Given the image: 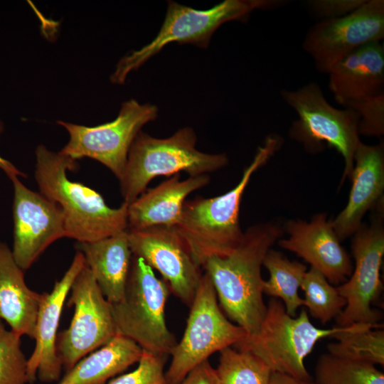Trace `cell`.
Returning <instances> with one entry per match:
<instances>
[{"label": "cell", "mask_w": 384, "mask_h": 384, "mask_svg": "<svg viewBox=\"0 0 384 384\" xmlns=\"http://www.w3.org/2000/svg\"><path fill=\"white\" fill-rule=\"evenodd\" d=\"M282 233L272 223L252 225L230 253L210 257L203 265L223 309L247 337L258 332L266 314L261 267Z\"/></svg>", "instance_id": "1"}, {"label": "cell", "mask_w": 384, "mask_h": 384, "mask_svg": "<svg viewBox=\"0 0 384 384\" xmlns=\"http://www.w3.org/2000/svg\"><path fill=\"white\" fill-rule=\"evenodd\" d=\"M36 159L40 193L63 210L66 238L92 242L127 230L128 204L110 208L96 191L68 178L67 171L77 168V160L43 145L37 146Z\"/></svg>", "instance_id": "2"}, {"label": "cell", "mask_w": 384, "mask_h": 384, "mask_svg": "<svg viewBox=\"0 0 384 384\" xmlns=\"http://www.w3.org/2000/svg\"><path fill=\"white\" fill-rule=\"evenodd\" d=\"M280 145L278 137H269L230 191L213 198L196 197L185 201L176 228L200 267L210 257L228 255L241 241L244 234L239 222L242 196L252 174Z\"/></svg>", "instance_id": "3"}, {"label": "cell", "mask_w": 384, "mask_h": 384, "mask_svg": "<svg viewBox=\"0 0 384 384\" xmlns=\"http://www.w3.org/2000/svg\"><path fill=\"white\" fill-rule=\"evenodd\" d=\"M196 140L191 127L180 129L166 139L154 138L140 131L131 145L124 173L119 180L124 203H132L156 176H171L180 171L196 176L228 164L225 154H210L197 150Z\"/></svg>", "instance_id": "4"}, {"label": "cell", "mask_w": 384, "mask_h": 384, "mask_svg": "<svg viewBox=\"0 0 384 384\" xmlns=\"http://www.w3.org/2000/svg\"><path fill=\"white\" fill-rule=\"evenodd\" d=\"M170 292L167 283L142 258L132 255L124 297L110 303L117 334L134 341L143 351L171 354L177 342L166 322Z\"/></svg>", "instance_id": "5"}, {"label": "cell", "mask_w": 384, "mask_h": 384, "mask_svg": "<svg viewBox=\"0 0 384 384\" xmlns=\"http://www.w3.org/2000/svg\"><path fill=\"white\" fill-rule=\"evenodd\" d=\"M343 326L329 329L314 326L306 311L291 316L280 299L272 298L268 303L265 318L258 332L246 336L235 346L238 350H247L262 359L272 370L295 378L310 381L304 359L316 343L331 337Z\"/></svg>", "instance_id": "6"}, {"label": "cell", "mask_w": 384, "mask_h": 384, "mask_svg": "<svg viewBox=\"0 0 384 384\" xmlns=\"http://www.w3.org/2000/svg\"><path fill=\"white\" fill-rule=\"evenodd\" d=\"M273 1L265 0H225L207 10H198L176 2L168 1L164 23L156 36L149 44L122 58L111 76L114 83H124L127 75L171 43L192 44L207 48L210 38L222 24L244 21L255 9Z\"/></svg>", "instance_id": "7"}, {"label": "cell", "mask_w": 384, "mask_h": 384, "mask_svg": "<svg viewBox=\"0 0 384 384\" xmlns=\"http://www.w3.org/2000/svg\"><path fill=\"white\" fill-rule=\"evenodd\" d=\"M247 336L220 310L209 276L202 274L181 341L173 348L165 378L167 384L181 382L195 367L215 352L235 345Z\"/></svg>", "instance_id": "8"}, {"label": "cell", "mask_w": 384, "mask_h": 384, "mask_svg": "<svg viewBox=\"0 0 384 384\" xmlns=\"http://www.w3.org/2000/svg\"><path fill=\"white\" fill-rule=\"evenodd\" d=\"M281 96L299 117L290 129V135L313 151L319 150L322 142L335 148L344 159L342 181L351 178L355 151L361 142L358 114L352 109L331 106L316 82L296 90H284Z\"/></svg>", "instance_id": "9"}, {"label": "cell", "mask_w": 384, "mask_h": 384, "mask_svg": "<svg viewBox=\"0 0 384 384\" xmlns=\"http://www.w3.org/2000/svg\"><path fill=\"white\" fill-rule=\"evenodd\" d=\"M158 108L135 100L124 102L117 118L95 127L58 121L70 138L60 151L73 159H93L107 167L119 180L124 173L132 142L141 128L156 119Z\"/></svg>", "instance_id": "10"}, {"label": "cell", "mask_w": 384, "mask_h": 384, "mask_svg": "<svg viewBox=\"0 0 384 384\" xmlns=\"http://www.w3.org/2000/svg\"><path fill=\"white\" fill-rule=\"evenodd\" d=\"M70 292L67 306H74V314L69 327L57 335L55 343L58 356L66 372L117 334L110 304L85 265Z\"/></svg>", "instance_id": "11"}, {"label": "cell", "mask_w": 384, "mask_h": 384, "mask_svg": "<svg viewBox=\"0 0 384 384\" xmlns=\"http://www.w3.org/2000/svg\"><path fill=\"white\" fill-rule=\"evenodd\" d=\"M370 225H361L353 234L351 251L355 268L351 277L336 287L346 305L336 318L339 326L356 323L381 328L380 314L372 309L383 290L380 271L384 255V230L380 211Z\"/></svg>", "instance_id": "12"}, {"label": "cell", "mask_w": 384, "mask_h": 384, "mask_svg": "<svg viewBox=\"0 0 384 384\" xmlns=\"http://www.w3.org/2000/svg\"><path fill=\"white\" fill-rule=\"evenodd\" d=\"M384 38V1L366 0L351 13L320 20L307 31L303 48L319 72L329 70L366 44Z\"/></svg>", "instance_id": "13"}, {"label": "cell", "mask_w": 384, "mask_h": 384, "mask_svg": "<svg viewBox=\"0 0 384 384\" xmlns=\"http://www.w3.org/2000/svg\"><path fill=\"white\" fill-rule=\"evenodd\" d=\"M127 236L132 255L159 271L170 291L190 306L202 274L176 226L127 230Z\"/></svg>", "instance_id": "14"}, {"label": "cell", "mask_w": 384, "mask_h": 384, "mask_svg": "<svg viewBox=\"0 0 384 384\" xmlns=\"http://www.w3.org/2000/svg\"><path fill=\"white\" fill-rule=\"evenodd\" d=\"M10 180L14 186L11 252L25 271L50 244L65 237V216L56 203L30 190L18 176Z\"/></svg>", "instance_id": "15"}, {"label": "cell", "mask_w": 384, "mask_h": 384, "mask_svg": "<svg viewBox=\"0 0 384 384\" xmlns=\"http://www.w3.org/2000/svg\"><path fill=\"white\" fill-rule=\"evenodd\" d=\"M85 267L83 255L78 251L63 277L55 283L50 293H43L35 329L34 350L27 359L28 383L38 376L43 383L60 379L63 366L56 352L57 331L65 298L71 286Z\"/></svg>", "instance_id": "16"}, {"label": "cell", "mask_w": 384, "mask_h": 384, "mask_svg": "<svg viewBox=\"0 0 384 384\" xmlns=\"http://www.w3.org/2000/svg\"><path fill=\"white\" fill-rule=\"evenodd\" d=\"M285 229L289 237L279 240V245L305 260L329 282L342 283L351 274L350 257L341 245L326 214L316 215L309 223L289 220Z\"/></svg>", "instance_id": "17"}, {"label": "cell", "mask_w": 384, "mask_h": 384, "mask_svg": "<svg viewBox=\"0 0 384 384\" xmlns=\"http://www.w3.org/2000/svg\"><path fill=\"white\" fill-rule=\"evenodd\" d=\"M352 186L344 209L331 220L339 240L353 235L366 213L380 203L384 190L383 144L367 145L361 142L354 154L351 175Z\"/></svg>", "instance_id": "18"}, {"label": "cell", "mask_w": 384, "mask_h": 384, "mask_svg": "<svg viewBox=\"0 0 384 384\" xmlns=\"http://www.w3.org/2000/svg\"><path fill=\"white\" fill-rule=\"evenodd\" d=\"M329 87L344 108L351 104L384 94V46L366 44L336 63L329 71Z\"/></svg>", "instance_id": "19"}, {"label": "cell", "mask_w": 384, "mask_h": 384, "mask_svg": "<svg viewBox=\"0 0 384 384\" xmlns=\"http://www.w3.org/2000/svg\"><path fill=\"white\" fill-rule=\"evenodd\" d=\"M209 181L207 174L180 180L178 174L157 186L146 190L128 205L127 230H142L156 225L176 226L186 197Z\"/></svg>", "instance_id": "20"}, {"label": "cell", "mask_w": 384, "mask_h": 384, "mask_svg": "<svg viewBox=\"0 0 384 384\" xmlns=\"http://www.w3.org/2000/svg\"><path fill=\"white\" fill-rule=\"evenodd\" d=\"M43 293L31 290L11 250L0 242V319L19 336L34 338L38 312Z\"/></svg>", "instance_id": "21"}, {"label": "cell", "mask_w": 384, "mask_h": 384, "mask_svg": "<svg viewBox=\"0 0 384 384\" xmlns=\"http://www.w3.org/2000/svg\"><path fill=\"white\" fill-rule=\"evenodd\" d=\"M76 247L85 259L103 295L110 304L120 302L124 294L132 252L127 230L92 242H78Z\"/></svg>", "instance_id": "22"}, {"label": "cell", "mask_w": 384, "mask_h": 384, "mask_svg": "<svg viewBox=\"0 0 384 384\" xmlns=\"http://www.w3.org/2000/svg\"><path fill=\"white\" fill-rule=\"evenodd\" d=\"M142 353L134 341L117 334L99 350L80 359L57 384H105L138 363Z\"/></svg>", "instance_id": "23"}, {"label": "cell", "mask_w": 384, "mask_h": 384, "mask_svg": "<svg viewBox=\"0 0 384 384\" xmlns=\"http://www.w3.org/2000/svg\"><path fill=\"white\" fill-rule=\"evenodd\" d=\"M270 272V279L264 282L263 293L282 300L287 313L295 316L297 309L304 305L299 297L306 267L299 262L290 261L280 252L269 250L262 264Z\"/></svg>", "instance_id": "24"}, {"label": "cell", "mask_w": 384, "mask_h": 384, "mask_svg": "<svg viewBox=\"0 0 384 384\" xmlns=\"http://www.w3.org/2000/svg\"><path fill=\"white\" fill-rule=\"evenodd\" d=\"M331 337L329 353L343 358L384 365V331L371 324L356 323L343 326Z\"/></svg>", "instance_id": "25"}, {"label": "cell", "mask_w": 384, "mask_h": 384, "mask_svg": "<svg viewBox=\"0 0 384 384\" xmlns=\"http://www.w3.org/2000/svg\"><path fill=\"white\" fill-rule=\"evenodd\" d=\"M315 384H384V374L370 363L321 355L315 369Z\"/></svg>", "instance_id": "26"}, {"label": "cell", "mask_w": 384, "mask_h": 384, "mask_svg": "<svg viewBox=\"0 0 384 384\" xmlns=\"http://www.w3.org/2000/svg\"><path fill=\"white\" fill-rule=\"evenodd\" d=\"M215 371L220 384H269L273 373L252 352L230 346L220 351Z\"/></svg>", "instance_id": "27"}, {"label": "cell", "mask_w": 384, "mask_h": 384, "mask_svg": "<svg viewBox=\"0 0 384 384\" xmlns=\"http://www.w3.org/2000/svg\"><path fill=\"white\" fill-rule=\"evenodd\" d=\"M300 287L304 292V305L312 317L324 324L337 318L346 305L337 288L314 267L306 272Z\"/></svg>", "instance_id": "28"}, {"label": "cell", "mask_w": 384, "mask_h": 384, "mask_svg": "<svg viewBox=\"0 0 384 384\" xmlns=\"http://www.w3.org/2000/svg\"><path fill=\"white\" fill-rule=\"evenodd\" d=\"M21 337L7 330L0 319V384L28 383L27 358L21 349Z\"/></svg>", "instance_id": "29"}, {"label": "cell", "mask_w": 384, "mask_h": 384, "mask_svg": "<svg viewBox=\"0 0 384 384\" xmlns=\"http://www.w3.org/2000/svg\"><path fill=\"white\" fill-rule=\"evenodd\" d=\"M165 356L143 351L137 367L105 384H167Z\"/></svg>", "instance_id": "30"}, {"label": "cell", "mask_w": 384, "mask_h": 384, "mask_svg": "<svg viewBox=\"0 0 384 384\" xmlns=\"http://www.w3.org/2000/svg\"><path fill=\"white\" fill-rule=\"evenodd\" d=\"M346 108L359 115V134L378 137L384 134V94L353 102Z\"/></svg>", "instance_id": "31"}, {"label": "cell", "mask_w": 384, "mask_h": 384, "mask_svg": "<svg viewBox=\"0 0 384 384\" xmlns=\"http://www.w3.org/2000/svg\"><path fill=\"white\" fill-rule=\"evenodd\" d=\"M366 0H311L308 5L321 20L346 16L359 6Z\"/></svg>", "instance_id": "32"}, {"label": "cell", "mask_w": 384, "mask_h": 384, "mask_svg": "<svg viewBox=\"0 0 384 384\" xmlns=\"http://www.w3.org/2000/svg\"><path fill=\"white\" fill-rule=\"evenodd\" d=\"M176 384H220L215 369L212 367L208 360L203 361Z\"/></svg>", "instance_id": "33"}, {"label": "cell", "mask_w": 384, "mask_h": 384, "mask_svg": "<svg viewBox=\"0 0 384 384\" xmlns=\"http://www.w3.org/2000/svg\"><path fill=\"white\" fill-rule=\"evenodd\" d=\"M4 130L3 123L0 119V134ZM0 170L3 171L11 179L14 176L25 177L26 174L19 171L11 162L0 156Z\"/></svg>", "instance_id": "34"}, {"label": "cell", "mask_w": 384, "mask_h": 384, "mask_svg": "<svg viewBox=\"0 0 384 384\" xmlns=\"http://www.w3.org/2000/svg\"><path fill=\"white\" fill-rule=\"evenodd\" d=\"M269 384H315L310 381L302 380L287 374L273 372Z\"/></svg>", "instance_id": "35"}]
</instances>
